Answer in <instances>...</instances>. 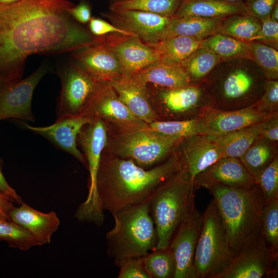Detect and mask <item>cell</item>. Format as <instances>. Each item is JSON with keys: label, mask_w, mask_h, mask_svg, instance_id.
<instances>
[{"label": "cell", "mask_w": 278, "mask_h": 278, "mask_svg": "<svg viewBox=\"0 0 278 278\" xmlns=\"http://www.w3.org/2000/svg\"><path fill=\"white\" fill-rule=\"evenodd\" d=\"M67 0H21L0 5V84L22 78L32 54L75 51L99 37L77 23Z\"/></svg>", "instance_id": "1"}, {"label": "cell", "mask_w": 278, "mask_h": 278, "mask_svg": "<svg viewBox=\"0 0 278 278\" xmlns=\"http://www.w3.org/2000/svg\"><path fill=\"white\" fill-rule=\"evenodd\" d=\"M184 166L178 148L164 161L149 169L103 150L97 177L103 210L113 214L150 201L156 189Z\"/></svg>", "instance_id": "2"}, {"label": "cell", "mask_w": 278, "mask_h": 278, "mask_svg": "<svg viewBox=\"0 0 278 278\" xmlns=\"http://www.w3.org/2000/svg\"><path fill=\"white\" fill-rule=\"evenodd\" d=\"M207 190L213 196L235 256L245 246L262 235L265 201L261 189L256 184L249 187L217 184Z\"/></svg>", "instance_id": "3"}, {"label": "cell", "mask_w": 278, "mask_h": 278, "mask_svg": "<svg viewBox=\"0 0 278 278\" xmlns=\"http://www.w3.org/2000/svg\"><path fill=\"white\" fill-rule=\"evenodd\" d=\"M266 80L253 60L235 59L221 61L205 82L212 107L229 111L255 103L264 92Z\"/></svg>", "instance_id": "4"}, {"label": "cell", "mask_w": 278, "mask_h": 278, "mask_svg": "<svg viewBox=\"0 0 278 278\" xmlns=\"http://www.w3.org/2000/svg\"><path fill=\"white\" fill-rule=\"evenodd\" d=\"M115 224L106 234L107 253L118 267L132 258L155 250L158 234L149 201L112 214Z\"/></svg>", "instance_id": "5"}, {"label": "cell", "mask_w": 278, "mask_h": 278, "mask_svg": "<svg viewBox=\"0 0 278 278\" xmlns=\"http://www.w3.org/2000/svg\"><path fill=\"white\" fill-rule=\"evenodd\" d=\"M195 193L185 166L154 191L149 206L158 237L155 250L168 247L179 225L195 207Z\"/></svg>", "instance_id": "6"}, {"label": "cell", "mask_w": 278, "mask_h": 278, "mask_svg": "<svg viewBox=\"0 0 278 278\" xmlns=\"http://www.w3.org/2000/svg\"><path fill=\"white\" fill-rule=\"evenodd\" d=\"M108 126L107 142L103 150L120 158L130 159L145 169L166 160L183 140L159 133L149 126L130 130Z\"/></svg>", "instance_id": "7"}, {"label": "cell", "mask_w": 278, "mask_h": 278, "mask_svg": "<svg viewBox=\"0 0 278 278\" xmlns=\"http://www.w3.org/2000/svg\"><path fill=\"white\" fill-rule=\"evenodd\" d=\"M216 203L213 199L202 214L194 266L197 278H217L234 258Z\"/></svg>", "instance_id": "8"}, {"label": "cell", "mask_w": 278, "mask_h": 278, "mask_svg": "<svg viewBox=\"0 0 278 278\" xmlns=\"http://www.w3.org/2000/svg\"><path fill=\"white\" fill-rule=\"evenodd\" d=\"M108 129L106 121L94 118L83 127L77 139L87 163L89 180L87 198L77 208L75 217L79 221L93 223L97 227H101L104 221V210L97 189V177L102 153L107 142Z\"/></svg>", "instance_id": "9"}, {"label": "cell", "mask_w": 278, "mask_h": 278, "mask_svg": "<svg viewBox=\"0 0 278 278\" xmlns=\"http://www.w3.org/2000/svg\"><path fill=\"white\" fill-rule=\"evenodd\" d=\"M151 84L149 99L159 120L197 119L212 107L205 81L176 88Z\"/></svg>", "instance_id": "10"}, {"label": "cell", "mask_w": 278, "mask_h": 278, "mask_svg": "<svg viewBox=\"0 0 278 278\" xmlns=\"http://www.w3.org/2000/svg\"><path fill=\"white\" fill-rule=\"evenodd\" d=\"M61 90L57 116L81 114L83 109L105 83L86 73L75 62L64 65L59 72Z\"/></svg>", "instance_id": "11"}, {"label": "cell", "mask_w": 278, "mask_h": 278, "mask_svg": "<svg viewBox=\"0 0 278 278\" xmlns=\"http://www.w3.org/2000/svg\"><path fill=\"white\" fill-rule=\"evenodd\" d=\"M46 64H42L24 79L0 84V120L17 118L34 122L31 109L33 91L48 72Z\"/></svg>", "instance_id": "12"}, {"label": "cell", "mask_w": 278, "mask_h": 278, "mask_svg": "<svg viewBox=\"0 0 278 278\" xmlns=\"http://www.w3.org/2000/svg\"><path fill=\"white\" fill-rule=\"evenodd\" d=\"M277 255L267 246L261 235L245 246L226 270L217 278H262L276 273Z\"/></svg>", "instance_id": "13"}, {"label": "cell", "mask_w": 278, "mask_h": 278, "mask_svg": "<svg viewBox=\"0 0 278 278\" xmlns=\"http://www.w3.org/2000/svg\"><path fill=\"white\" fill-rule=\"evenodd\" d=\"M81 114L91 120L99 118L109 126L124 130L148 126L135 117L119 99L109 83H105L90 100Z\"/></svg>", "instance_id": "14"}, {"label": "cell", "mask_w": 278, "mask_h": 278, "mask_svg": "<svg viewBox=\"0 0 278 278\" xmlns=\"http://www.w3.org/2000/svg\"><path fill=\"white\" fill-rule=\"evenodd\" d=\"M202 223V214L195 207L174 233L168 246L176 261L174 278H197L194 257Z\"/></svg>", "instance_id": "15"}, {"label": "cell", "mask_w": 278, "mask_h": 278, "mask_svg": "<svg viewBox=\"0 0 278 278\" xmlns=\"http://www.w3.org/2000/svg\"><path fill=\"white\" fill-rule=\"evenodd\" d=\"M102 42L117 58L122 76L131 75L160 61L158 52L135 35L110 33L102 36Z\"/></svg>", "instance_id": "16"}, {"label": "cell", "mask_w": 278, "mask_h": 278, "mask_svg": "<svg viewBox=\"0 0 278 278\" xmlns=\"http://www.w3.org/2000/svg\"><path fill=\"white\" fill-rule=\"evenodd\" d=\"M102 15L116 27L138 37L149 46L162 40L171 19L134 10H109L102 13Z\"/></svg>", "instance_id": "17"}, {"label": "cell", "mask_w": 278, "mask_h": 278, "mask_svg": "<svg viewBox=\"0 0 278 278\" xmlns=\"http://www.w3.org/2000/svg\"><path fill=\"white\" fill-rule=\"evenodd\" d=\"M271 114L258 111L253 104L243 109L229 111L212 107L197 119V134L212 136L224 135L260 123Z\"/></svg>", "instance_id": "18"}, {"label": "cell", "mask_w": 278, "mask_h": 278, "mask_svg": "<svg viewBox=\"0 0 278 278\" xmlns=\"http://www.w3.org/2000/svg\"><path fill=\"white\" fill-rule=\"evenodd\" d=\"M91 121L86 116L79 114L58 117L55 123L47 126L34 127L26 123L24 125L29 130L74 157L87 168L85 158L78 148L77 139L83 127Z\"/></svg>", "instance_id": "19"}, {"label": "cell", "mask_w": 278, "mask_h": 278, "mask_svg": "<svg viewBox=\"0 0 278 278\" xmlns=\"http://www.w3.org/2000/svg\"><path fill=\"white\" fill-rule=\"evenodd\" d=\"M195 192L222 184L236 187H249L257 184L238 158L222 157L198 174L193 180Z\"/></svg>", "instance_id": "20"}, {"label": "cell", "mask_w": 278, "mask_h": 278, "mask_svg": "<svg viewBox=\"0 0 278 278\" xmlns=\"http://www.w3.org/2000/svg\"><path fill=\"white\" fill-rule=\"evenodd\" d=\"M73 61L86 73L103 83H110L122 76L119 62L101 40L73 52Z\"/></svg>", "instance_id": "21"}, {"label": "cell", "mask_w": 278, "mask_h": 278, "mask_svg": "<svg viewBox=\"0 0 278 278\" xmlns=\"http://www.w3.org/2000/svg\"><path fill=\"white\" fill-rule=\"evenodd\" d=\"M177 148L193 181L198 174L223 157L211 135L197 134L184 138Z\"/></svg>", "instance_id": "22"}, {"label": "cell", "mask_w": 278, "mask_h": 278, "mask_svg": "<svg viewBox=\"0 0 278 278\" xmlns=\"http://www.w3.org/2000/svg\"><path fill=\"white\" fill-rule=\"evenodd\" d=\"M109 83L119 99L138 119L147 124L159 120L150 102L147 84L131 76H122Z\"/></svg>", "instance_id": "23"}, {"label": "cell", "mask_w": 278, "mask_h": 278, "mask_svg": "<svg viewBox=\"0 0 278 278\" xmlns=\"http://www.w3.org/2000/svg\"><path fill=\"white\" fill-rule=\"evenodd\" d=\"M19 207H14L9 214L10 220L30 232L39 246L50 243L52 235L60 224L56 213L40 212L23 202Z\"/></svg>", "instance_id": "24"}, {"label": "cell", "mask_w": 278, "mask_h": 278, "mask_svg": "<svg viewBox=\"0 0 278 278\" xmlns=\"http://www.w3.org/2000/svg\"><path fill=\"white\" fill-rule=\"evenodd\" d=\"M238 13H246L244 2L223 0H184L173 18L198 16L222 20Z\"/></svg>", "instance_id": "25"}, {"label": "cell", "mask_w": 278, "mask_h": 278, "mask_svg": "<svg viewBox=\"0 0 278 278\" xmlns=\"http://www.w3.org/2000/svg\"><path fill=\"white\" fill-rule=\"evenodd\" d=\"M144 84L176 88L193 84L181 65H171L160 61L129 75Z\"/></svg>", "instance_id": "26"}, {"label": "cell", "mask_w": 278, "mask_h": 278, "mask_svg": "<svg viewBox=\"0 0 278 278\" xmlns=\"http://www.w3.org/2000/svg\"><path fill=\"white\" fill-rule=\"evenodd\" d=\"M222 20L198 16L172 18L163 34L162 40L171 36H183L202 40L217 32Z\"/></svg>", "instance_id": "27"}, {"label": "cell", "mask_w": 278, "mask_h": 278, "mask_svg": "<svg viewBox=\"0 0 278 278\" xmlns=\"http://www.w3.org/2000/svg\"><path fill=\"white\" fill-rule=\"evenodd\" d=\"M264 120L224 135L211 136L220 148L223 157L239 159L261 135Z\"/></svg>", "instance_id": "28"}, {"label": "cell", "mask_w": 278, "mask_h": 278, "mask_svg": "<svg viewBox=\"0 0 278 278\" xmlns=\"http://www.w3.org/2000/svg\"><path fill=\"white\" fill-rule=\"evenodd\" d=\"M202 41L190 37L175 36L164 38L150 46L159 54L160 61L171 65H181L200 47Z\"/></svg>", "instance_id": "29"}, {"label": "cell", "mask_w": 278, "mask_h": 278, "mask_svg": "<svg viewBox=\"0 0 278 278\" xmlns=\"http://www.w3.org/2000/svg\"><path fill=\"white\" fill-rule=\"evenodd\" d=\"M277 155V143L260 136L239 159L255 180Z\"/></svg>", "instance_id": "30"}, {"label": "cell", "mask_w": 278, "mask_h": 278, "mask_svg": "<svg viewBox=\"0 0 278 278\" xmlns=\"http://www.w3.org/2000/svg\"><path fill=\"white\" fill-rule=\"evenodd\" d=\"M221 62L219 57L210 49L200 47L181 64L188 74L191 83L197 84L205 81Z\"/></svg>", "instance_id": "31"}, {"label": "cell", "mask_w": 278, "mask_h": 278, "mask_svg": "<svg viewBox=\"0 0 278 278\" xmlns=\"http://www.w3.org/2000/svg\"><path fill=\"white\" fill-rule=\"evenodd\" d=\"M261 26L259 19L246 13H238L223 19L217 33L249 42L254 40Z\"/></svg>", "instance_id": "32"}, {"label": "cell", "mask_w": 278, "mask_h": 278, "mask_svg": "<svg viewBox=\"0 0 278 278\" xmlns=\"http://www.w3.org/2000/svg\"><path fill=\"white\" fill-rule=\"evenodd\" d=\"M200 46L213 51L221 61L235 59L252 60L248 42L221 33H216L202 40Z\"/></svg>", "instance_id": "33"}, {"label": "cell", "mask_w": 278, "mask_h": 278, "mask_svg": "<svg viewBox=\"0 0 278 278\" xmlns=\"http://www.w3.org/2000/svg\"><path fill=\"white\" fill-rule=\"evenodd\" d=\"M184 0H122L112 2L110 10H134L172 18Z\"/></svg>", "instance_id": "34"}, {"label": "cell", "mask_w": 278, "mask_h": 278, "mask_svg": "<svg viewBox=\"0 0 278 278\" xmlns=\"http://www.w3.org/2000/svg\"><path fill=\"white\" fill-rule=\"evenodd\" d=\"M142 259L151 278H174L176 261L173 252L169 247L152 250Z\"/></svg>", "instance_id": "35"}, {"label": "cell", "mask_w": 278, "mask_h": 278, "mask_svg": "<svg viewBox=\"0 0 278 278\" xmlns=\"http://www.w3.org/2000/svg\"><path fill=\"white\" fill-rule=\"evenodd\" d=\"M252 60L268 80H278V50L256 41L248 42Z\"/></svg>", "instance_id": "36"}, {"label": "cell", "mask_w": 278, "mask_h": 278, "mask_svg": "<svg viewBox=\"0 0 278 278\" xmlns=\"http://www.w3.org/2000/svg\"><path fill=\"white\" fill-rule=\"evenodd\" d=\"M0 240L6 241L10 248L23 251L39 246L30 232L11 220H0Z\"/></svg>", "instance_id": "37"}, {"label": "cell", "mask_w": 278, "mask_h": 278, "mask_svg": "<svg viewBox=\"0 0 278 278\" xmlns=\"http://www.w3.org/2000/svg\"><path fill=\"white\" fill-rule=\"evenodd\" d=\"M261 233L268 247L275 254L278 253V198L264 205L261 220Z\"/></svg>", "instance_id": "38"}, {"label": "cell", "mask_w": 278, "mask_h": 278, "mask_svg": "<svg viewBox=\"0 0 278 278\" xmlns=\"http://www.w3.org/2000/svg\"><path fill=\"white\" fill-rule=\"evenodd\" d=\"M197 119L157 120L148 124L153 130L162 134L184 138L197 134Z\"/></svg>", "instance_id": "39"}, {"label": "cell", "mask_w": 278, "mask_h": 278, "mask_svg": "<svg viewBox=\"0 0 278 278\" xmlns=\"http://www.w3.org/2000/svg\"><path fill=\"white\" fill-rule=\"evenodd\" d=\"M265 203L278 198V155L261 172L255 180Z\"/></svg>", "instance_id": "40"}, {"label": "cell", "mask_w": 278, "mask_h": 278, "mask_svg": "<svg viewBox=\"0 0 278 278\" xmlns=\"http://www.w3.org/2000/svg\"><path fill=\"white\" fill-rule=\"evenodd\" d=\"M253 105L258 111L266 114L278 111V80L267 79L263 95Z\"/></svg>", "instance_id": "41"}, {"label": "cell", "mask_w": 278, "mask_h": 278, "mask_svg": "<svg viewBox=\"0 0 278 278\" xmlns=\"http://www.w3.org/2000/svg\"><path fill=\"white\" fill-rule=\"evenodd\" d=\"M261 22V28L253 41L260 42L278 50V22L270 18Z\"/></svg>", "instance_id": "42"}, {"label": "cell", "mask_w": 278, "mask_h": 278, "mask_svg": "<svg viewBox=\"0 0 278 278\" xmlns=\"http://www.w3.org/2000/svg\"><path fill=\"white\" fill-rule=\"evenodd\" d=\"M118 267L120 270L118 278H151L145 268L142 257L128 259Z\"/></svg>", "instance_id": "43"}, {"label": "cell", "mask_w": 278, "mask_h": 278, "mask_svg": "<svg viewBox=\"0 0 278 278\" xmlns=\"http://www.w3.org/2000/svg\"><path fill=\"white\" fill-rule=\"evenodd\" d=\"M278 0H245L246 13L261 21L270 18L271 12Z\"/></svg>", "instance_id": "44"}, {"label": "cell", "mask_w": 278, "mask_h": 278, "mask_svg": "<svg viewBox=\"0 0 278 278\" xmlns=\"http://www.w3.org/2000/svg\"><path fill=\"white\" fill-rule=\"evenodd\" d=\"M89 28L90 32L96 37H102L112 33L131 34L99 18L92 17L89 22Z\"/></svg>", "instance_id": "45"}, {"label": "cell", "mask_w": 278, "mask_h": 278, "mask_svg": "<svg viewBox=\"0 0 278 278\" xmlns=\"http://www.w3.org/2000/svg\"><path fill=\"white\" fill-rule=\"evenodd\" d=\"M263 128L260 136L271 142L277 143L278 111L272 113L263 121Z\"/></svg>", "instance_id": "46"}, {"label": "cell", "mask_w": 278, "mask_h": 278, "mask_svg": "<svg viewBox=\"0 0 278 278\" xmlns=\"http://www.w3.org/2000/svg\"><path fill=\"white\" fill-rule=\"evenodd\" d=\"M70 15L77 22L85 24L92 18L90 5L86 0H81L79 3L67 10Z\"/></svg>", "instance_id": "47"}, {"label": "cell", "mask_w": 278, "mask_h": 278, "mask_svg": "<svg viewBox=\"0 0 278 278\" xmlns=\"http://www.w3.org/2000/svg\"><path fill=\"white\" fill-rule=\"evenodd\" d=\"M0 192L8 196L14 202L21 204L23 201L15 190L7 182L2 171L0 160Z\"/></svg>", "instance_id": "48"}, {"label": "cell", "mask_w": 278, "mask_h": 278, "mask_svg": "<svg viewBox=\"0 0 278 278\" xmlns=\"http://www.w3.org/2000/svg\"><path fill=\"white\" fill-rule=\"evenodd\" d=\"M13 202V200L8 196L0 192L1 212L8 216L9 213L14 207Z\"/></svg>", "instance_id": "49"}, {"label": "cell", "mask_w": 278, "mask_h": 278, "mask_svg": "<svg viewBox=\"0 0 278 278\" xmlns=\"http://www.w3.org/2000/svg\"><path fill=\"white\" fill-rule=\"evenodd\" d=\"M271 20L278 22V2L274 6L270 15Z\"/></svg>", "instance_id": "50"}, {"label": "cell", "mask_w": 278, "mask_h": 278, "mask_svg": "<svg viewBox=\"0 0 278 278\" xmlns=\"http://www.w3.org/2000/svg\"><path fill=\"white\" fill-rule=\"evenodd\" d=\"M21 0H0V5H7L17 2Z\"/></svg>", "instance_id": "51"}, {"label": "cell", "mask_w": 278, "mask_h": 278, "mask_svg": "<svg viewBox=\"0 0 278 278\" xmlns=\"http://www.w3.org/2000/svg\"><path fill=\"white\" fill-rule=\"evenodd\" d=\"M0 220H11L9 217L0 212Z\"/></svg>", "instance_id": "52"}, {"label": "cell", "mask_w": 278, "mask_h": 278, "mask_svg": "<svg viewBox=\"0 0 278 278\" xmlns=\"http://www.w3.org/2000/svg\"><path fill=\"white\" fill-rule=\"evenodd\" d=\"M230 2H244L245 0H223Z\"/></svg>", "instance_id": "53"}, {"label": "cell", "mask_w": 278, "mask_h": 278, "mask_svg": "<svg viewBox=\"0 0 278 278\" xmlns=\"http://www.w3.org/2000/svg\"><path fill=\"white\" fill-rule=\"evenodd\" d=\"M118 1H122V0H114V2Z\"/></svg>", "instance_id": "54"}]
</instances>
